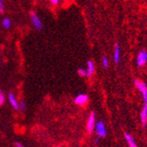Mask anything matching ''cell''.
Wrapping results in <instances>:
<instances>
[{
    "label": "cell",
    "mask_w": 147,
    "mask_h": 147,
    "mask_svg": "<svg viewBox=\"0 0 147 147\" xmlns=\"http://www.w3.org/2000/svg\"><path fill=\"white\" fill-rule=\"evenodd\" d=\"M5 95H4L3 92H0V106H2L5 103Z\"/></svg>",
    "instance_id": "16"
},
{
    "label": "cell",
    "mask_w": 147,
    "mask_h": 147,
    "mask_svg": "<svg viewBox=\"0 0 147 147\" xmlns=\"http://www.w3.org/2000/svg\"><path fill=\"white\" fill-rule=\"evenodd\" d=\"M147 62V51L141 50L137 58V63L138 66H144Z\"/></svg>",
    "instance_id": "5"
},
{
    "label": "cell",
    "mask_w": 147,
    "mask_h": 147,
    "mask_svg": "<svg viewBox=\"0 0 147 147\" xmlns=\"http://www.w3.org/2000/svg\"><path fill=\"white\" fill-rule=\"evenodd\" d=\"M93 142H94V144H98L99 143V138H94V139H93Z\"/></svg>",
    "instance_id": "20"
},
{
    "label": "cell",
    "mask_w": 147,
    "mask_h": 147,
    "mask_svg": "<svg viewBox=\"0 0 147 147\" xmlns=\"http://www.w3.org/2000/svg\"><path fill=\"white\" fill-rule=\"evenodd\" d=\"M89 100V97L87 94H84V93H81V94H78L75 100H74V102L75 104L77 105H79V106H82V105H85Z\"/></svg>",
    "instance_id": "6"
},
{
    "label": "cell",
    "mask_w": 147,
    "mask_h": 147,
    "mask_svg": "<svg viewBox=\"0 0 147 147\" xmlns=\"http://www.w3.org/2000/svg\"><path fill=\"white\" fill-rule=\"evenodd\" d=\"M134 84H135L136 87L138 89V91L142 93L144 101L147 102V86H146V85L144 82L140 81V80H135Z\"/></svg>",
    "instance_id": "1"
},
{
    "label": "cell",
    "mask_w": 147,
    "mask_h": 147,
    "mask_svg": "<svg viewBox=\"0 0 147 147\" xmlns=\"http://www.w3.org/2000/svg\"><path fill=\"white\" fill-rule=\"evenodd\" d=\"M124 138H125V140L128 143L129 146H130V147H136L137 146V144L135 143L134 138H133V137L130 134H129V133H125Z\"/></svg>",
    "instance_id": "9"
},
{
    "label": "cell",
    "mask_w": 147,
    "mask_h": 147,
    "mask_svg": "<svg viewBox=\"0 0 147 147\" xmlns=\"http://www.w3.org/2000/svg\"><path fill=\"white\" fill-rule=\"evenodd\" d=\"M96 135L100 138H104L107 135V129L106 127L104 125V123L102 122H98L97 123H95V127H94Z\"/></svg>",
    "instance_id": "2"
},
{
    "label": "cell",
    "mask_w": 147,
    "mask_h": 147,
    "mask_svg": "<svg viewBox=\"0 0 147 147\" xmlns=\"http://www.w3.org/2000/svg\"><path fill=\"white\" fill-rule=\"evenodd\" d=\"M78 74L81 77H87L88 76V72H87V70L84 69V68H79L78 70Z\"/></svg>",
    "instance_id": "13"
},
{
    "label": "cell",
    "mask_w": 147,
    "mask_h": 147,
    "mask_svg": "<svg viewBox=\"0 0 147 147\" xmlns=\"http://www.w3.org/2000/svg\"><path fill=\"white\" fill-rule=\"evenodd\" d=\"M95 114L92 112L89 115V118L87 120V123H86V129L88 133H92L95 127Z\"/></svg>",
    "instance_id": "3"
},
{
    "label": "cell",
    "mask_w": 147,
    "mask_h": 147,
    "mask_svg": "<svg viewBox=\"0 0 147 147\" xmlns=\"http://www.w3.org/2000/svg\"><path fill=\"white\" fill-rule=\"evenodd\" d=\"M140 119H141V123L144 127L147 123V102H144V107L140 113Z\"/></svg>",
    "instance_id": "7"
},
{
    "label": "cell",
    "mask_w": 147,
    "mask_h": 147,
    "mask_svg": "<svg viewBox=\"0 0 147 147\" xmlns=\"http://www.w3.org/2000/svg\"><path fill=\"white\" fill-rule=\"evenodd\" d=\"M114 61L115 63H118L120 61V47L118 46L117 43L115 45V49H114Z\"/></svg>",
    "instance_id": "11"
},
{
    "label": "cell",
    "mask_w": 147,
    "mask_h": 147,
    "mask_svg": "<svg viewBox=\"0 0 147 147\" xmlns=\"http://www.w3.org/2000/svg\"><path fill=\"white\" fill-rule=\"evenodd\" d=\"M0 12H1V13L4 12V4H3V0H0Z\"/></svg>",
    "instance_id": "17"
},
{
    "label": "cell",
    "mask_w": 147,
    "mask_h": 147,
    "mask_svg": "<svg viewBox=\"0 0 147 147\" xmlns=\"http://www.w3.org/2000/svg\"><path fill=\"white\" fill-rule=\"evenodd\" d=\"M30 16H31V20H32V22H33V25L34 28L38 30H41L42 28V23L41 20L39 19V17L37 16L36 13L34 11H31Z\"/></svg>",
    "instance_id": "4"
},
{
    "label": "cell",
    "mask_w": 147,
    "mask_h": 147,
    "mask_svg": "<svg viewBox=\"0 0 147 147\" xmlns=\"http://www.w3.org/2000/svg\"><path fill=\"white\" fill-rule=\"evenodd\" d=\"M8 100H9V102L11 105L12 108L14 109L15 110H18L19 109V102H18L15 95L13 94L12 92H9V94H8Z\"/></svg>",
    "instance_id": "8"
},
{
    "label": "cell",
    "mask_w": 147,
    "mask_h": 147,
    "mask_svg": "<svg viewBox=\"0 0 147 147\" xmlns=\"http://www.w3.org/2000/svg\"><path fill=\"white\" fill-rule=\"evenodd\" d=\"M101 61H102V65H103L104 68L109 67V60H108V58H107L106 57H103Z\"/></svg>",
    "instance_id": "15"
},
{
    "label": "cell",
    "mask_w": 147,
    "mask_h": 147,
    "mask_svg": "<svg viewBox=\"0 0 147 147\" xmlns=\"http://www.w3.org/2000/svg\"><path fill=\"white\" fill-rule=\"evenodd\" d=\"M14 146H16V147H23V144L19 143V142H16V143H14Z\"/></svg>",
    "instance_id": "19"
},
{
    "label": "cell",
    "mask_w": 147,
    "mask_h": 147,
    "mask_svg": "<svg viewBox=\"0 0 147 147\" xmlns=\"http://www.w3.org/2000/svg\"><path fill=\"white\" fill-rule=\"evenodd\" d=\"M68 1H70V2H71V1H73V0H68Z\"/></svg>",
    "instance_id": "21"
},
{
    "label": "cell",
    "mask_w": 147,
    "mask_h": 147,
    "mask_svg": "<svg viewBox=\"0 0 147 147\" xmlns=\"http://www.w3.org/2000/svg\"><path fill=\"white\" fill-rule=\"evenodd\" d=\"M95 71V67H94V63H93L92 61L89 60L87 62V72H88V76L89 78L92 77V75L93 74V72H94Z\"/></svg>",
    "instance_id": "10"
},
{
    "label": "cell",
    "mask_w": 147,
    "mask_h": 147,
    "mask_svg": "<svg viewBox=\"0 0 147 147\" xmlns=\"http://www.w3.org/2000/svg\"><path fill=\"white\" fill-rule=\"evenodd\" d=\"M26 107V104L24 100H21L20 103H19V109H20L21 111H25Z\"/></svg>",
    "instance_id": "14"
},
{
    "label": "cell",
    "mask_w": 147,
    "mask_h": 147,
    "mask_svg": "<svg viewBox=\"0 0 147 147\" xmlns=\"http://www.w3.org/2000/svg\"><path fill=\"white\" fill-rule=\"evenodd\" d=\"M2 25H3V26L5 28H9L11 26V22L9 18H5L2 20Z\"/></svg>",
    "instance_id": "12"
},
{
    "label": "cell",
    "mask_w": 147,
    "mask_h": 147,
    "mask_svg": "<svg viewBox=\"0 0 147 147\" xmlns=\"http://www.w3.org/2000/svg\"><path fill=\"white\" fill-rule=\"evenodd\" d=\"M50 2L53 5H58L59 4V0H50Z\"/></svg>",
    "instance_id": "18"
}]
</instances>
